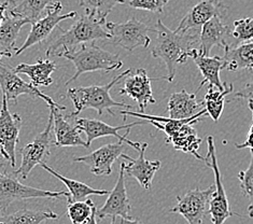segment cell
<instances>
[{"mask_svg":"<svg viewBox=\"0 0 253 224\" xmlns=\"http://www.w3.org/2000/svg\"><path fill=\"white\" fill-rule=\"evenodd\" d=\"M61 109L50 107L53 116V131L55 135L56 147H83L87 148L86 141L81 137V131L78 129L75 122H69V118L64 117Z\"/></svg>","mask_w":253,"mask_h":224,"instance_id":"19","label":"cell"},{"mask_svg":"<svg viewBox=\"0 0 253 224\" xmlns=\"http://www.w3.org/2000/svg\"><path fill=\"white\" fill-rule=\"evenodd\" d=\"M222 60L225 70L253 71V39L236 45H226Z\"/></svg>","mask_w":253,"mask_h":224,"instance_id":"22","label":"cell"},{"mask_svg":"<svg viewBox=\"0 0 253 224\" xmlns=\"http://www.w3.org/2000/svg\"><path fill=\"white\" fill-rule=\"evenodd\" d=\"M92 199H85L82 202L68 203L67 216L72 224H85L92 215L94 207Z\"/></svg>","mask_w":253,"mask_h":224,"instance_id":"32","label":"cell"},{"mask_svg":"<svg viewBox=\"0 0 253 224\" xmlns=\"http://www.w3.org/2000/svg\"><path fill=\"white\" fill-rule=\"evenodd\" d=\"M238 179L240 181V189H242L243 194L249 199V217L253 218V150H251L249 167L246 171L239 172Z\"/></svg>","mask_w":253,"mask_h":224,"instance_id":"33","label":"cell"},{"mask_svg":"<svg viewBox=\"0 0 253 224\" xmlns=\"http://www.w3.org/2000/svg\"><path fill=\"white\" fill-rule=\"evenodd\" d=\"M51 3L52 0H9V5L11 4L9 12L10 15L28 20L32 25L40 19L42 12Z\"/></svg>","mask_w":253,"mask_h":224,"instance_id":"27","label":"cell"},{"mask_svg":"<svg viewBox=\"0 0 253 224\" xmlns=\"http://www.w3.org/2000/svg\"><path fill=\"white\" fill-rule=\"evenodd\" d=\"M193 124L195 123L183 124L177 133H174L169 139H167L166 142L172 143L174 150L182 151V152L185 153H191L197 160L205 162L206 157H204L198 153V149H200L203 140L202 138L198 137L197 132L192 126Z\"/></svg>","mask_w":253,"mask_h":224,"instance_id":"25","label":"cell"},{"mask_svg":"<svg viewBox=\"0 0 253 224\" xmlns=\"http://www.w3.org/2000/svg\"><path fill=\"white\" fill-rule=\"evenodd\" d=\"M0 89L2 90V95L7 97L8 101L12 100L14 104H17V99L21 95H28L32 97H38L43 99L49 107L53 106L62 111L66 110L65 106L56 104L50 96L42 93L41 90L33 86L32 83H27L22 78L17 76L15 70L10 65L5 64L0 60Z\"/></svg>","mask_w":253,"mask_h":224,"instance_id":"9","label":"cell"},{"mask_svg":"<svg viewBox=\"0 0 253 224\" xmlns=\"http://www.w3.org/2000/svg\"><path fill=\"white\" fill-rule=\"evenodd\" d=\"M8 7H9V0H5L4 2L0 4V25H1L2 22L5 19L4 13H5V10L8 9Z\"/></svg>","mask_w":253,"mask_h":224,"instance_id":"39","label":"cell"},{"mask_svg":"<svg viewBox=\"0 0 253 224\" xmlns=\"http://www.w3.org/2000/svg\"><path fill=\"white\" fill-rule=\"evenodd\" d=\"M207 146L208 151L206 159H205V163H206V165L208 167L212 169L215 181V191L209 203V215L212 224H224V222L228 218L239 215L235 214L234 211L231 210L230 203H228V199L224 190V185H223L222 182L223 178L221 176L218 160H216L214 139L212 136L207 137Z\"/></svg>","mask_w":253,"mask_h":224,"instance_id":"5","label":"cell"},{"mask_svg":"<svg viewBox=\"0 0 253 224\" xmlns=\"http://www.w3.org/2000/svg\"><path fill=\"white\" fill-rule=\"evenodd\" d=\"M248 107H249V109H250L251 112H252V121H253V99H249L248 100Z\"/></svg>","mask_w":253,"mask_h":224,"instance_id":"42","label":"cell"},{"mask_svg":"<svg viewBox=\"0 0 253 224\" xmlns=\"http://www.w3.org/2000/svg\"><path fill=\"white\" fill-rule=\"evenodd\" d=\"M40 166L45 169L47 173H50L51 175H53L54 177H56L58 180H61L62 182L67 186V190L69 192V197L68 198V203H74V202H82L85 201L86 197L91 196V195H109V191L107 190H96L93 189L89 185L80 182V181L77 180H72L69 178H66L64 176H62L61 174H58L56 171H54L53 168L47 166L45 163H42L40 164Z\"/></svg>","mask_w":253,"mask_h":224,"instance_id":"26","label":"cell"},{"mask_svg":"<svg viewBox=\"0 0 253 224\" xmlns=\"http://www.w3.org/2000/svg\"><path fill=\"white\" fill-rule=\"evenodd\" d=\"M131 205L127 196L125 185V169L123 161L120 164V172L117 183L113 190L109 193L106 203L101 208L97 209V217L104 219L107 217H123L131 218L130 216Z\"/></svg>","mask_w":253,"mask_h":224,"instance_id":"16","label":"cell"},{"mask_svg":"<svg viewBox=\"0 0 253 224\" xmlns=\"http://www.w3.org/2000/svg\"><path fill=\"white\" fill-rule=\"evenodd\" d=\"M25 24H31L28 20L19 16H5L0 25V51L15 52V44L22 27Z\"/></svg>","mask_w":253,"mask_h":224,"instance_id":"28","label":"cell"},{"mask_svg":"<svg viewBox=\"0 0 253 224\" xmlns=\"http://www.w3.org/2000/svg\"><path fill=\"white\" fill-rule=\"evenodd\" d=\"M215 191V184L205 190L194 189L184 195L177 197V204L170 208V213L180 214L188 221V224H203L209 214V203Z\"/></svg>","mask_w":253,"mask_h":224,"instance_id":"11","label":"cell"},{"mask_svg":"<svg viewBox=\"0 0 253 224\" xmlns=\"http://www.w3.org/2000/svg\"><path fill=\"white\" fill-rule=\"evenodd\" d=\"M125 0H80L79 5L98 20L106 21V17L118 4H124Z\"/></svg>","mask_w":253,"mask_h":224,"instance_id":"31","label":"cell"},{"mask_svg":"<svg viewBox=\"0 0 253 224\" xmlns=\"http://www.w3.org/2000/svg\"><path fill=\"white\" fill-rule=\"evenodd\" d=\"M235 98H242V99H253V74L252 76L247 80L244 84V87L240 89L238 92L235 93L234 98L230 101H233Z\"/></svg>","mask_w":253,"mask_h":224,"instance_id":"36","label":"cell"},{"mask_svg":"<svg viewBox=\"0 0 253 224\" xmlns=\"http://www.w3.org/2000/svg\"><path fill=\"white\" fill-rule=\"evenodd\" d=\"M169 0H129V5L137 10L162 13Z\"/></svg>","mask_w":253,"mask_h":224,"instance_id":"35","label":"cell"},{"mask_svg":"<svg viewBox=\"0 0 253 224\" xmlns=\"http://www.w3.org/2000/svg\"><path fill=\"white\" fill-rule=\"evenodd\" d=\"M16 74H24L31 79V83L36 88L50 87L53 83L51 77L56 70V64L50 59L39 58L35 64H20L14 69Z\"/></svg>","mask_w":253,"mask_h":224,"instance_id":"24","label":"cell"},{"mask_svg":"<svg viewBox=\"0 0 253 224\" xmlns=\"http://www.w3.org/2000/svg\"><path fill=\"white\" fill-rule=\"evenodd\" d=\"M123 142L119 140L118 142L105 144L87 155L74 157V162L87 165L95 176H110L113 163L123 155L125 149Z\"/></svg>","mask_w":253,"mask_h":224,"instance_id":"15","label":"cell"},{"mask_svg":"<svg viewBox=\"0 0 253 224\" xmlns=\"http://www.w3.org/2000/svg\"><path fill=\"white\" fill-rule=\"evenodd\" d=\"M235 148L236 149H250L253 150V134H248L246 141L243 143H237L235 144Z\"/></svg>","mask_w":253,"mask_h":224,"instance_id":"38","label":"cell"},{"mask_svg":"<svg viewBox=\"0 0 253 224\" xmlns=\"http://www.w3.org/2000/svg\"><path fill=\"white\" fill-rule=\"evenodd\" d=\"M249 134H253V123L250 126V130H249Z\"/></svg>","mask_w":253,"mask_h":224,"instance_id":"43","label":"cell"},{"mask_svg":"<svg viewBox=\"0 0 253 224\" xmlns=\"http://www.w3.org/2000/svg\"><path fill=\"white\" fill-rule=\"evenodd\" d=\"M74 122L77 125L78 129H79L81 132H83L84 134L86 135L87 148L91 147V144L95 140V139H98L101 137L113 136V137L118 138L119 140L127 143L128 146L136 149L137 151L140 150L142 143L131 141L127 138L129 132H130V129L134 126L148 124L146 120H142V121H139V122H135V123H130V124H126V125L111 126V125L102 122V121H99V120H91V119H84V118H76L74 120Z\"/></svg>","mask_w":253,"mask_h":224,"instance_id":"10","label":"cell"},{"mask_svg":"<svg viewBox=\"0 0 253 224\" xmlns=\"http://www.w3.org/2000/svg\"><path fill=\"white\" fill-rule=\"evenodd\" d=\"M61 196L69 197V192L36 189L0 173V217L3 216L9 206L16 201L29 198H58Z\"/></svg>","mask_w":253,"mask_h":224,"instance_id":"6","label":"cell"},{"mask_svg":"<svg viewBox=\"0 0 253 224\" xmlns=\"http://www.w3.org/2000/svg\"><path fill=\"white\" fill-rule=\"evenodd\" d=\"M233 83H231L224 90H219L213 87H208L203 105L207 110L208 116L214 121V123H218V121L220 120L225 105V97L233 92Z\"/></svg>","mask_w":253,"mask_h":224,"instance_id":"30","label":"cell"},{"mask_svg":"<svg viewBox=\"0 0 253 224\" xmlns=\"http://www.w3.org/2000/svg\"><path fill=\"white\" fill-rule=\"evenodd\" d=\"M231 36V28L224 22V16L215 15L202 26L200 33V51L203 55L209 56L213 46L224 47Z\"/></svg>","mask_w":253,"mask_h":224,"instance_id":"18","label":"cell"},{"mask_svg":"<svg viewBox=\"0 0 253 224\" xmlns=\"http://www.w3.org/2000/svg\"><path fill=\"white\" fill-rule=\"evenodd\" d=\"M57 28L61 35L46 49V58L51 55H56L61 49H74V46L78 45L111 39V35L106 28V21L98 20L97 17L87 13L77 17L76 22L67 30H64L59 26Z\"/></svg>","mask_w":253,"mask_h":224,"instance_id":"3","label":"cell"},{"mask_svg":"<svg viewBox=\"0 0 253 224\" xmlns=\"http://www.w3.org/2000/svg\"><path fill=\"white\" fill-rule=\"evenodd\" d=\"M156 39L152 49V56L165 63L168 75L166 80L172 82L176 76L177 66L184 64L189 59V52L193 45H200V35L197 29L189 32H177L168 28L161 20L155 25Z\"/></svg>","mask_w":253,"mask_h":224,"instance_id":"1","label":"cell"},{"mask_svg":"<svg viewBox=\"0 0 253 224\" xmlns=\"http://www.w3.org/2000/svg\"><path fill=\"white\" fill-rule=\"evenodd\" d=\"M204 105L196 100V93L191 94L185 90L173 93L167 102V112L170 119L181 120L194 116L202 110Z\"/></svg>","mask_w":253,"mask_h":224,"instance_id":"23","label":"cell"},{"mask_svg":"<svg viewBox=\"0 0 253 224\" xmlns=\"http://www.w3.org/2000/svg\"><path fill=\"white\" fill-rule=\"evenodd\" d=\"M231 36L236 45L253 39V17H244L234 22V29Z\"/></svg>","mask_w":253,"mask_h":224,"instance_id":"34","label":"cell"},{"mask_svg":"<svg viewBox=\"0 0 253 224\" xmlns=\"http://www.w3.org/2000/svg\"><path fill=\"white\" fill-rule=\"evenodd\" d=\"M23 121L19 113H11L8 99L2 95V106L0 109V153L12 167H15V150L19 143V136Z\"/></svg>","mask_w":253,"mask_h":224,"instance_id":"13","label":"cell"},{"mask_svg":"<svg viewBox=\"0 0 253 224\" xmlns=\"http://www.w3.org/2000/svg\"><path fill=\"white\" fill-rule=\"evenodd\" d=\"M106 28L111 35L112 44L128 52H134L139 46L148 47L151 44L150 27L136 17H131L124 23L106 22Z\"/></svg>","mask_w":253,"mask_h":224,"instance_id":"7","label":"cell"},{"mask_svg":"<svg viewBox=\"0 0 253 224\" xmlns=\"http://www.w3.org/2000/svg\"><path fill=\"white\" fill-rule=\"evenodd\" d=\"M226 11L227 7L222 3L221 0H202L184 15L176 30L189 32L191 29L202 28L213 16H225Z\"/></svg>","mask_w":253,"mask_h":224,"instance_id":"17","label":"cell"},{"mask_svg":"<svg viewBox=\"0 0 253 224\" xmlns=\"http://www.w3.org/2000/svg\"><path fill=\"white\" fill-rule=\"evenodd\" d=\"M149 144L143 142L139 150V155L137 159H130L129 163H124L125 174L129 177L134 178L138 181L144 190L152 189V181L155 174L160 171L161 162L160 161H148L146 160V150Z\"/></svg>","mask_w":253,"mask_h":224,"instance_id":"20","label":"cell"},{"mask_svg":"<svg viewBox=\"0 0 253 224\" xmlns=\"http://www.w3.org/2000/svg\"><path fill=\"white\" fill-rule=\"evenodd\" d=\"M56 55L69 59L74 63L76 74L66 82L67 87L71 82L76 81L81 75L93 71H113L122 68L123 62L120 59L119 54L101 49L93 42L89 45L83 44L79 50L62 49Z\"/></svg>","mask_w":253,"mask_h":224,"instance_id":"4","label":"cell"},{"mask_svg":"<svg viewBox=\"0 0 253 224\" xmlns=\"http://www.w3.org/2000/svg\"><path fill=\"white\" fill-rule=\"evenodd\" d=\"M53 130V116L50 112V118L47 121L46 127L43 132L36 136L34 141L27 143L21 150L22 163L17 171L13 173L14 176H19L21 179L25 180L32 173L33 169L37 166L45 163L46 159L51 154L50 147L52 142L51 132Z\"/></svg>","mask_w":253,"mask_h":224,"instance_id":"8","label":"cell"},{"mask_svg":"<svg viewBox=\"0 0 253 224\" xmlns=\"http://www.w3.org/2000/svg\"><path fill=\"white\" fill-rule=\"evenodd\" d=\"M96 218H97V207L94 205L92 215L89 217V219L85 222V224H97V222H96Z\"/></svg>","mask_w":253,"mask_h":224,"instance_id":"40","label":"cell"},{"mask_svg":"<svg viewBox=\"0 0 253 224\" xmlns=\"http://www.w3.org/2000/svg\"><path fill=\"white\" fill-rule=\"evenodd\" d=\"M12 53L11 52H7V51H0V59L2 57H11Z\"/></svg>","mask_w":253,"mask_h":224,"instance_id":"41","label":"cell"},{"mask_svg":"<svg viewBox=\"0 0 253 224\" xmlns=\"http://www.w3.org/2000/svg\"><path fill=\"white\" fill-rule=\"evenodd\" d=\"M0 224H2V222H1V221H0Z\"/></svg>","mask_w":253,"mask_h":224,"instance_id":"44","label":"cell"},{"mask_svg":"<svg viewBox=\"0 0 253 224\" xmlns=\"http://www.w3.org/2000/svg\"><path fill=\"white\" fill-rule=\"evenodd\" d=\"M189 58H192L200 69L204 80L201 82L196 92H198L205 84H208V87H213L219 90H224L226 87L223 84L220 78V71L223 70V60L220 56H206L198 51L197 49H192L189 52Z\"/></svg>","mask_w":253,"mask_h":224,"instance_id":"21","label":"cell"},{"mask_svg":"<svg viewBox=\"0 0 253 224\" xmlns=\"http://www.w3.org/2000/svg\"><path fill=\"white\" fill-rule=\"evenodd\" d=\"M131 68L123 71L122 74L114 77L113 80L106 86H91V87H79L72 88L67 90V96L71 99L72 104L75 107V111L70 114H67L70 118H76L78 114L82 112L84 109H94L97 111L99 116L107 111L111 116H114L112 108H125L132 109L130 105L124 104V102L116 101L110 95L111 89L116 86L117 83L122 80L127 75L131 72Z\"/></svg>","mask_w":253,"mask_h":224,"instance_id":"2","label":"cell"},{"mask_svg":"<svg viewBox=\"0 0 253 224\" xmlns=\"http://www.w3.org/2000/svg\"><path fill=\"white\" fill-rule=\"evenodd\" d=\"M63 10V4L61 1L52 2L46 7V15L44 17H40L38 21L32 24L31 32H29L27 38L20 49H16L15 54L20 55L25 52L29 47L38 45L42 41H45L46 38L52 34L54 28L58 26L62 21L67 19H75L77 16V12L72 11L69 13L61 14Z\"/></svg>","mask_w":253,"mask_h":224,"instance_id":"12","label":"cell"},{"mask_svg":"<svg viewBox=\"0 0 253 224\" xmlns=\"http://www.w3.org/2000/svg\"><path fill=\"white\" fill-rule=\"evenodd\" d=\"M111 224H143V223L140 220L132 219V218L112 217Z\"/></svg>","mask_w":253,"mask_h":224,"instance_id":"37","label":"cell"},{"mask_svg":"<svg viewBox=\"0 0 253 224\" xmlns=\"http://www.w3.org/2000/svg\"><path fill=\"white\" fill-rule=\"evenodd\" d=\"M58 215L52 210H33L21 209L13 214L0 217L2 224H41L46 220L58 219Z\"/></svg>","mask_w":253,"mask_h":224,"instance_id":"29","label":"cell"},{"mask_svg":"<svg viewBox=\"0 0 253 224\" xmlns=\"http://www.w3.org/2000/svg\"><path fill=\"white\" fill-rule=\"evenodd\" d=\"M153 80H156V78H150L146 69L131 70L130 74L125 77L124 84L119 93L135 100L139 108V112H144L148 105L156 104L151 88V81Z\"/></svg>","mask_w":253,"mask_h":224,"instance_id":"14","label":"cell"}]
</instances>
